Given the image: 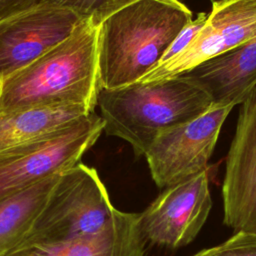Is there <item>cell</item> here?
<instances>
[{"label": "cell", "mask_w": 256, "mask_h": 256, "mask_svg": "<svg viewBox=\"0 0 256 256\" xmlns=\"http://www.w3.org/2000/svg\"><path fill=\"white\" fill-rule=\"evenodd\" d=\"M192 16L180 0H137L106 17L98 25L100 88L138 82L161 62Z\"/></svg>", "instance_id": "obj_1"}, {"label": "cell", "mask_w": 256, "mask_h": 256, "mask_svg": "<svg viewBox=\"0 0 256 256\" xmlns=\"http://www.w3.org/2000/svg\"><path fill=\"white\" fill-rule=\"evenodd\" d=\"M98 26L83 19L63 41L0 79V112L46 105H78L94 112L100 89Z\"/></svg>", "instance_id": "obj_2"}, {"label": "cell", "mask_w": 256, "mask_h": 256, "mask_svg": "<svg viewBox=\"0 0 256 256\" xmlns=\"http://www.w3.org/2000/svg\"><path fill=\"white\" fill-rule=\"evenodd\" d=\"M97 105L103 131L127 141L140 157L161 133L203 115L212 108V101L199 86L176 75L114 89L100 88Z\"/></svg>", "instance_id": "obj_3"}, {"label": "cell", "mask_w": 256, "mask_h": 256, "mask_svg": "<svg viewBox=\"0 0 256 256\" xmlns=\"http://www.w3.org/2000/svg\"><path fill=\"white\" fill-rule=\"evenodd\" d=\"M116 210L96 169L79 162L61 173L46 205L15 250L95 233Z\"/></svg>", "instance_id": "obj_4"}, {"label": "cell", "mask_w": 256, "mask_h": 256, "mask_svg": "<svg viewBox=\"0 0 256 256\" xmlns=\"http://www.w3.org/2000/svg\"><path fill=\"white\" fill-rule=\"evenodd\" d=\"M103 128L101 116L92 112L62 130L0 151V200L79 163Z\"/></svg>", "instance_id": "obj_5"}, {"label": "cell", "mask_w": 256, "mask_h": 256, "mask_svg": "<svg viewBox=\"0 0 256 256\" xmlns=\"http://www.w3.org/2000/svg\"><path fill=\"white\" fill-rule=\"evenodd\" d=\"M212 199L208 168L176 182L138 213V225L150 244L177 249L191 243L204 226Z\"/></svg>", "instance_id": "obj_6"}, {"label": "cell", "mask_w": 256, "mask_h": 256, "mask_svg": "<svg viewBox=\"0 0 256 256\" xmlns=\"http://www.w3.org/2000/svg\"><path fill=\"white\" fill-rule=\"evenodd\" d=\"M232 106L213 107L203 115L161 133L144 154L151 177L166 188L207 168L221 127Z\"/></svg>", "instance_id": "obj_7"}, {"label": "cell", "mask_w": 256, "mask_h": 256, "mask_svg": "<svg viewBox=\"0 0 256 256\" xmlns=\"http://www.w3.org/2000/svg\"><path fill=\"white\" fill-rule=\"evenodd\" d=\"M255 37L256 0H223L213 3L204 25L189 45L175 57L156 66L138 82L174 77Z\"/></svg>", "instance_id": "obj_8"}, {"label": "cell", "mask_w": 256, "mask_h": 256, "mask_svg": "<svg viewBox=\"0 0 256 256\" xmlns=\"http://www.w3.org/2000/svg\"><path fill=\"white\" fill-rule=\"evenodd\" d=\"M223 223L256 233V86L241 103L222 185Z\"/></svg>", "instance_id": "obj_9"}, {"label": "cell", "mask_w": 256, "mask_h": 256, "mask_svg": "<svg viewBox=\"0 0 256 256\" xmlns=\"http://www.w3.org/2000/svg\"><path fill=\"white\" fill-rule=\"evenodd\" d=\"M83 19L44 1L11 17L0 28V79L66 39Z\"/></svg>", "instance_id": "obj_10"}, {"label": "cell", "mask_w": 256, "mask_h": 256, "mask_svg": "<svg viewBox=\"0 0 256 256\" xmlns=\"http://www.w3.org/2000/svg\"><path fill=\"white\" fill-rule=\"evenodd\" d=\"M179 75L204 90L213 107L241 104L256 86V37Z\"/></svg>", "instance_id": "obj_11"}, {"label": "cell", "mask_w": 256, "mask_h": 256, "mask_svg": "<svg viewBox=\"0 0 256 256\" xmlns=\"http://www.w3.org/2000/svg\"><path fill=\"white\" fill-rule=\"evenodd\" d=\"M7 256H146L138 213L116 210L97 232L55 244L31 245Z\"/></svg>", "instance_id": "obj_12"}, {"label": "cell", "mask_w": 256, "mask_h": 256, "mask_svg": "<svg viewBox=\"0 0 256 256\" xmlns=\"http://www.w3.org/2000/svg\"><path fill=\"white\" fill-rule=\"evenodd\" d=\"M90 113L78 105H46L0 112V151L62 130Z\"/></svg>", "instance_id": "obj_13"}, {"label": "cell", "mask_w": 256, "mask_h": 256, "mask_svg": "<svg viewBox=\"0 0 256 256\" xmlns=\"http://www.w3.org/2000/svg\"><path fill=\"white\" fill-rule=\"evenodd\" d=\"M61 173L0 200V256L9 255L21 243L50 198Z\"/></svg>", "instance_id": "obj_14"}, {"label": "cell", "mask_w": 256, "mask_h": 256, "mask_svg": "<svg viewBox=\"0 0 256 256\" xmlns=\"http://www.w3.org/2000/svg\"><path fill=\"white\" fill-rule=\"evenodd\" d=\"M68 9L84 19L90 18L97 26L109 15L137 0H43Z\"/></svg>", "instance_id": "obj_15"}, {"label": "cell", "mask_w": 256, "mask_h": 256, "mask_svg": "<svg viewBox=\"0 0 256 256\" xmlns=\"http://www.w3.org/2000/svg\"><path fill=\"white\" fill-rule=\"evenodd\" d=\"M191 256H256V233L235 232L221 244Z\"/></svg>", "instance_id": "obj_16"}, {"label": "cell", "mask_w": 256, "mask_h": 256, "mask_svg": "<svg viewBox=\"0 0 256 256\" xmlns=\"http://www.w3.org/2000/svg\"><path fill=\"white\" fill-rule=\"evenodd\" d=\"M207 19V14L205 12H200L196 19H192L181 31L180 33L175 37V39L172 41V43L169 45L167 50L165 51L161 62L158 64L165 63L166 61L170 60L171 58L175 57L179 53H181L193 40L195 35L199 32V30L204 25L205 21ZM157 65V66H158Z\"/></svg>", "instance_id": "obj_17"}, {"label": "cell", "mask_w": 256, "mask_h": 256, "mask_svg": "<svg viewBox=\"0 0 256 256\" xmlns=\"http://www.w3.org/2000/svg\"><path fill=\"white\" fill-rule=\"evenodd\" d=\"M43 0H0V21L25 11Z\"/></svg>", "instance_id": "obj_18"}, {"label": "cell", "mask_w": 256, "mask_h": 256, "mask_svg": "<svg viewBox=\"0 0 256 256\" xmlns=\"http://www.w3.org/2000/svg\"><path fill=\"white\" fill-rule=\"evenodd\" d=\"M13 16H14V15H13ZM13 16H11V17H13ZM11 17H9V18H6V19H4V20L0 21V28H1V27H2V26H3V25H4V24H5L7 21H8V20H9Z\"/></svg>", "instance_id": "obj_19"}, {"label": "cell", "mask_w": 256, "mask_h": 256, "mask_svg": "<svg viewBox=\"0 0 256 256\" xmlns=\"http://www.w3.org/2000/svg\"><path fill=\"white\" fill-rule=\"evenodd\" d=\"M209 1L213 4V3H217V2H220V1H223V0H209Z\"/></svg>", "instance_id": "obj_20"}]
</instances>
